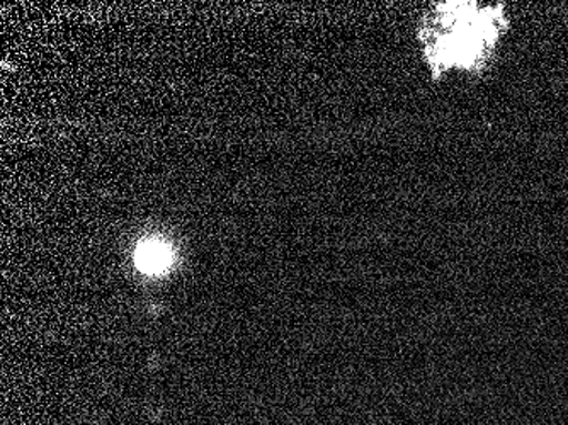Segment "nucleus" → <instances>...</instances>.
<instances>
[{
	"instance_id": "f257e3e1",
	"label": "nucleus",
	"mask_w": 568,
	"mask_h": 425,
	"mask_svg": "<svg viewBox=\"0 0 568 425\" xmlns=\"http://www.w3.org/2000/svg\"><path fill=\"white\" fill-rule=\"evenodd\" d=\"M507 26L504 4H434L420 28V41L430 72L439 77L453 69L465 72L484 69Z\"/></svg>"
},
{
	"instance_id": "f03ea898",
	"label": "nucleus",
	"mask_w": 568,
	"mask_h": 425,
	"mask_svg": "<svg viewBox=\"0 0 568 425\" xmlns=\"http://www.w3.org/2000/svg\"><path fill=\"white\" fill-rule=\"evenodd\" d=\"M172 262V251L161 241H145L136 251V265L143 273H164Z\"/></svg>"
}]
</instances>
